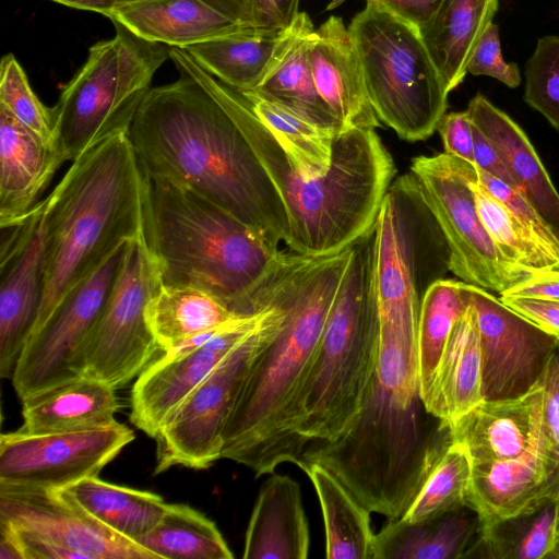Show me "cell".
<instances>
[{
  "mask_svg": "<svg viewBox=\"0 0 559 559\" xmlns=\"http://www.w3.org/2000/svg\"><path fill=\"white\" fill-rule=\"evenodd\" d=\"M179 79L151 87L129 128L150 180L183 187L277 245L289 233L284 203L223 102L182 48L169 47Z\"/></svg>",
  "mask_w": 559,
  "mask_h": 559,
  "instance_id": "6da1fadb",
  "label": "cell"
},
{
  "mask_svg": "<svg viewBox=\"0 0 559 559\" xmlns=\"http://www.w3.org/2000/svg\"><path fill=\"white\" fill-rule=\"evenodd\" d=\"M352 248L329 255L286 252L250 301L251 314L273 304L285 310L282 329L252 364L223 431L222 459L249 467L255 477L284 462L301 465L296 402Z\"/></svg>",
  "mask_w": 559,
  "mask_h": 559,
  "instance_id": "7a4b0ae2",
  "label": "cell"
},
{
  "mask_svg": "<svg viewBox=\"0 0 559 559\" xmlns=\"http://www.w3.org/2000/svg\"><path fill=\"white\" fill-rule=\"evenodd\" d=\"M420 396L417 336L380 324L372 385L354 424L332 441H311L301 465L328 469L370 512L389 520L408 510L442 448L449 428H426Z\"/></svg>",
  "mask_w": 559,
  "mask_h": 559,
  "instance_id": "3957f363",
  "label": "cell"
},
{
  "mask_svg": "<svg viewBox=\"0 0 559 559\" xmlns=\"http://www.w3.org/2000/svg\"><path fill=\"white\" fill-rule=\"evenodd\" d=\"M199 71L235 119L278 192L288 219L285 243L289 251L333 254L374 228L395 175L392 156L374 129L341 132L328 171L305 177L295 169L250 102L202 67Z\"/></svg>",
  "mask_w": 559,
  "mask_h": 559,
  "instance_id": "277c9868",
  "label": "cell"
},
{
  "mask_svg": "<svg viewBox=\"0 0 559 559\" xmlns=\"http://www.w3.org/2000/svg\"><path fill=\"white\" fill-rule=\"evenodd\" d=\"M147 192L128 132L72 162L46 198L44 292L32 335L115 250L145 233Z\"/></svg>",
  "mask_w": 559,
  "mask_h": 559,
  "instance_id": "5b68a950",
  "label": "cell"
},
{
  "mask_svg": "<svg viewBox=\"0 0 559 559\" xmlns=\"http://www.w3.org/2000/svg\"><path fill=\"white\" fill-rule=\"evenodd\" d=\"M145 234L162 285L202 290L241 317L286 255L224 209L165 180L148 179Z\"/></svg>",
  "mask_w": 559,
  "mask_h": 559,
  "instance_id": "8992f818",
  "label": "cell"
},
{
  "mask_svg": "<svg viewBox=\"0 0 559 559\" xmlns=\"http://www.w3.org/2000/svg\"><path fill=\"white\" fill-rule=\"evenodd\" d=\"M373 229L353 245L347 271L297 397L295 432L302 449L311 441H332L349 429L374 379L380 321Z\"/></svg>",
  "mask_w": 559,
  "mask_h": 559,
  "instance_id": "52a82bcc",
  "label": "cell"
},
{
  "mask_svg": "<svg viewBox=\"0 0 559 559\" xmlns=\"http://www.w3.org/2000/svg\"><path fill=\"white\" fill-rule=\"evenodd\" d=\"M112 23L115 37L90 48L86 62L52 108L56 145L66 160L73 162L102 141L129 132L153 75L170 58L166 45Z\"/></svg>",
  "mask_w": 559,
  "mask_h": 559,
  "instance_id": "ba28073f",
  "label": "cell"
},
{
  "mask_svg": "<svg viewBox=\"0 0 559 559\" xmlns=\"http://www.w3.org/2000/svg\"><path fill=\"white\" fill-rule=\"evenodd\" d=\"M348 31L379 120L409 142L431 136L445 115L450 92L417 28L367 1Z\"/></svg>",
  "mask_w": 559,
  "mask_h": 559,
  "instance_id": "9c48e42d",
  "label": "cell"
},
{
  "mask_svg": "<svg viewBox=\"0 0 559 559\" xmlns=\"http://www.w3.org/2000/svg\"><path fill=\"white\" fill-rule=\"evenodd\" d=\"M476 174L473 163L441 153L413 158L407 176L447 242L449 270L501 295L533 272L506 258L484 227L471 186Z\"/></svg>",
  "mask_w": 559,
  "mask_h": 559,
  "instance_id": "30bf717a",
  "label": "cell"
},
{
  "mask_svg": "<svg viewBox=\"0 0 559 559\" xmlns=\"http://www.w3.org/2000/svg\"><path fill=\"white\" fill-rule=\"evenodd\" d=\"M160 285L158 263L144 233L126 246L109 296L81 350L80 377L117 390L163 353L146 319L147 304Z\"/></svg>",
  "mask_w": 559,
  "mask_h": 559,
  "instance_id": "8fae6325",
  "label": "cell"
},
{
  "mask_svg": "<svg viewBox=\"0 0 559 559\" xmlns=\"http://www.w3.org/2000/svg\"><path fill=\"white\" fill-rule=\"evenodd\" d=\"M263 322L238 344L164 421L157 435L155 473L173 466L210 467L222 459L223 431L258 355L282 329L285 310L271 305Z\"/></svg>",
  "mask_w": 559,
  "mask_h": 559,
  "instance_id": "7c38bea8",
  "label": "cell"
},
{
  "mask_svg": "<svg viewBox=\"0 0 559 559\" xmlns=\"http://www.w3.org/2000/svg\"><path fill=\"white\" fill-rule=\"evenodd\" d=\"M439 227L407 175L389 189L373 229V269L380 324L418 334L421 298L438 278L427 265L428 243L444 240L427 238Z\"/></svg>",
  "mask_w": 559,
  "mask_h": 559,
  "instance_id": "4fadbf2b",
  "label": "cell"
},
{
  "mask_svg": "<svg viewBox=\"0 0 559 559\" xmlns=\"http://www.w3.org/2000/svg\"><path fill=\"white\" fill-rule=\"evenodd\" d=\"M127 243L75 286L31 336L11 379L21 401L81 378V350L103 311Z\"/></svg>",
  "mask_w": 559,
  "mask_h": 559,
  "instance_id": "5bb4252c",
  "label": "cell"
},
{
  "mask_svg": "<svg viewBox=\"0 0 559 559\" xmlns=\"http://www.w3.org/2000/svg\"><path fill=\"white\" fill-rule=\"evenodd\" d=\"M134 439L126 425L0 437V486L58 490L98 473Z\"/></svg>",
  "mask_w": 559,
  "mask_h": 559,
  "instance_id": "9a60e30c",
  "label": "cell"
},
{
  "mask_svg": "<svg viewBox=\"0 0 559 559\" xmlns=\"http://www.w3.org/2000/svg\"><path fill=\"white\" fill-rule=\"evenodd\" d=\"M464 287L477 314L485 400L524 394L537 381L558 340L489 290L466 283Z\"/></svg>",
  "mask_w": 559,
  "mask_h": 559,
  "instance_id": "2e32d148",
  "label": "cell"
},
{
  "mask_svg": "<svg viewBox=\"0 0 559 559\" xmlns=\"http://www.w3.org/2000/svg\"><path fill=\"white\" fill-rule=\"evenodd\" d=\"M271 308L234 320L201 345L162 353L136 377L130 421L154 439L169 415L263 322Z\"/></svg>",
  "mask_w": 559,
  "mask_h": 559,
  "instance_id": "e0dca14e",
  "label": "cell"
},
{
  "mask_svg": "<svg viewBox=\"0 0 559 559\" xmlns=\"http://www.w3.org/2000/svg\"><path fill=\"white\" fill-rule=\"evenodd\" d=\"M46 199L11 228L0 253V377L12 379L36 323L45 281Z\"/></svg>",
  "mask_w": 559,
  "mask_h": 559,
  "instance_id": "ac0fdd59",
  "label": "cell"
},
{
  "mask_svg": "<svg viewBox=\"0 0 559 559\" xmlns=\"http://www.w3.org/2000/svg\"><path fill=\"white\" fill-rule=\"evenodd\" d=\"M0 522L85 559H157L136 542L93 519L59 490L0 486Z\"/></svg>",
  "mask_w": 559,
  "mask_h": 559,
  "instance_id": "d6986e66",
  "label": "cell"
},
{
  "mask_svg": "<svg viewBox=\"0 0 559 559\" xmlns=\"http://www.w3.org/2000/svg\"><path fill=\"white\" fill-rule=\"evenodd\" d=\"M558 495L559 473L538 449L512 460L473 463L467 508L484 534L537 512Z\"/></svg>",
  "mask_w": 559,
  "mask_h": 559,
  "instance_id": "ffe728a7",
  "label": "cell"
},
{
  "mask_svg": "<svg viewBox=\"0 0 559 559\" xmlns=\"http://www.w3.org/2000/svg\"><path fill=\"white\" fill-rule=\"evenodd\" d=\"M543 392L537 382L524 394L484 400L449 428L473 463L504 461L540 449Z\"/></svg>",
  "mask_w": 559,
  "mask_h": 559,
  "instance_id": "44dd1931",
  "label": "cell"
},
{
  "mask_svg": "<svg viewBox=\"0 0 559 559\" xmlns=\"http://www.w3.org/2000/svg\"><path fill=\"white\" fill-rule=\"evenodd\" d=\"M66 162L49 144L0 106V227L23 223Z\"/></svg>",
  "mask_w": 559,
  "mask_h": 559,
  "instance_id": "7402d4cb",
  "label": "cell"
},
{
  "mask_svg": "<svg viewBox=\"0 0 559 559\" xmlns=\"http://www.w3.org/2000/svg\"><path fill=\"white\" fill-rule=\"evenodd\" d=\"M309 59L318 93L346 130L380 126L358 51L341 17L330 16L314 31Z\"/></svg>",
  "mask_w": 559,
  "mask_h": 559,
  "instance_id": "603a6c76",
  "label": "cell"
},
{
  "mask_svg": "<svg viewBox=\"0 0 559 559\" xmlns=\"http://www.w3.org/2000/svg\"><path fill=\"white\" fill-rule=\"evenodd\" d=\"M484 400L477 314L468 299L451 332L424 404L442 426L449 427Z\"/></svg>",
  "mask_w": 559,
  "mask_h": 559,
  "instance_id": "cb8c5ba5",
  "label": "cell"
},
{
  "mask_svg": "<svg viewBox=\"0 0 559 559\" xmlns=\"http://www.w3.org/2000/svg\"><path fill=\"white\" fill-rule=\"evenodd\" d=\"M309 526L299 485L273 474L260 488L245 538V559H306Z\"/></svg>",
  "mask_w": 559,
  "mask_h": 559,
  "instance_id": "d4e9b609",
  "label": "cell"
},
{
  "mask_svg": "<svg viewBox=\"0 0 559 559\" xmlns=\"http://www.w3.org/2000/svg\"><path fill=\"white\" fill-rule=\"evenodd\" d=\"M108 19L142 39L182 49L252 27L203 0H144L116 10Z\"/></svg>",
  "mask_w": 559,
  "mask_h": 559,
  "instance_id": "484cf974",
  "label": "cell"
},
{
  "mask_svg": "<svg viewBox=\"0 0 559 559\" xmlns=\"http://www.w3.org/2000/svg\"><path fill=\"white\" fill-rule=\"evenodd\" d=\"M466 110L501 154L519 191L559 238V193L525 132L479 93Z\"/></svg>",
  "mask_w": 559,
  "mask_h": 559,
  "instance_id": "4316f807",
  "label": "cell"
},
{
  "mask_svg": "<svg viewBox=\"0 0 559 559\" xmlns=\"http://www.w3.org/2000/svg\"><path fill=\"white\" fill-rule=\"evenodd\" d=\"M314 31L308 14L299 12L271 68L259 85L247 93L285 106L341 133L346 129L322 99L313 80L309 50Z\"/></svg>",
  "mask_w": 559,
  "mask_h": 559,
  "instance_id": "83f0119b",
  "label": "cell"
},
{
  "mask_svg": "<svg viewBox=\"0 0 559 559\" xmlns=\"http://www.w3.org/2000/svg\"><path fill=\"white\" fill-rule=\"evenodd\" d=\"M499 0H442L417 31L447 90L456 88Z\"/></svg>",
  "mask_w": 559,
  "mask_h": 559,
  "instance_id": "f1b7e54d",
  "label": "cell"
},
{
  "mask_svg": "<svg viewBox=\"0 0 559 559\" xmlns=\"http://www.w3.org/2000/svg\"><path fill=\"white\" fill-rule=\"evenodd\" d=\"M465 509L420 522L389 520L374 535L373 559L467 558L479 524Z\"/></svg>",
  "mask_w": 559,
  "mask_h": 559,
  "instance_id": "f546056e",
  "label": "cell"
},
{
  "mask_svg": "<svg viewBox=\"0 0 559 559\" xmlns=\"http://www.w3.org/2000/svg\"><path fill=\"white\" fill-rule=\"evenodd\" d=\"M115 389L81 377L22 401L25 432H52L115 421L120 403Z\"/></svg>",
  "mask_w": 559,
  "mask_h": 559,
  "instance_id": "4dcf8cb0",
  "label": "cell"
},
{
  "mask_svg": "<svg viewBox=\"0 0 559 559\" xmlns=\"http://www.w3.org/2000/svg\"><path fill=\"white\" fill-rule=\"evenodd\" d=\"M289 27L252 26L234 35L190 45L185 50L214 78L239 93H247L259 85L271 68Z\"/></svg>",
  "mask_w": 559,
  "mask_h": 559,
  "instance_id": "1f68e13d",
  "label": "cell"
},
{
  "mask_svg": "<svg viewBox=\"0 0 559 559\" xmlns=\"http://www.w3.org/2000/svg\"><path fill=\"white\" fill-rule=\"evenodd\" d=\"M58 490L93 519L134 542L158 524L168 504L159 495L110 484L98 476Z\"/></svg>",
  "mask_w": 559,
  "mask_h": 559,
  "instance_id": "d6a6232c",
  "label": "cell"
},
{
  "mask_svg": "<svg viewBox=\"0 0 559 559\" xmlns=\"http://www.w3.org/2000/svg\"><path fill=\"white\" fill-rule=\"evenodd\" d=\"M310 478L320 501L325 557L329 559H373L374 535L370 511L328 469L309 463L302 469Z\"/></svg>",
  "mask_w": 559,
  "mask_h": 559,
  "instance_id": "836d02e7",
  "label": "cell"
},
{
  "mask_svg": "<svg viewBox=\"0 0 559 559\" xmlns=\"http://www.w3.org/2000/svg\"><path fill=\"white\" fill-rule=\"evenodd\" d=\"M240 317L215 297L188 287L160 285L146 307L150 329L163 353Z\"/></svg>",
  "mask_w": 559,
  "mask_h": 559,
  "instance_id": "e575fe53",
  "label": "cell"
},
{
  "mask_svg": "<svg viewBox=\"0 0 559 559\" xmlns=\"http://www.w3.org/2000/svg\"><path fill=\"white\" fill-rule=\"evenodd\" d=\"M253 111L271 131L289 157L295 169L305 177L328 171L336 133L325 129L277 103L241 93Z\"/></svg>",
  "mask_w": 559,
  "mask_h": 559,
  "instance_id": "d590c367",
  "label": "cell"
},
{
  "mask_svg": "<svg viewBox=\"0 0 559 559\" xmlns=\"http://www.w3.org/2000/svg\"><path fill=\"white\" fill-rule=\"evenodd\" d=\"M166 559H233L216 524L188 504H167L158 524L136 540Z\"/></svg>",
  "mask_w": 559,
  "mask_h": 559,
  "instance_id": "8d00e7d4",
  "label": "cell"
},
{
  "mask_svg": "<svg viewBox=\"0 0 559 559\" xmlns=\"http://www.w3.org/2000/svg\"><path fill=\"white\" fill-rule=\"evenodd\" d=\"M468 305L464 282L439 278L426 289L420 304L417 356L419 389L426 400L454 324Z\"/></svg>",
  "mask_w": 559,
  "mask_h": 559,
  "instance_id": "74e56055",
  "label": "cell"
},
{
  "mask_svg": "<svg viewBox=\"0 0 559 559\" xmlns=\"http://www.w3.org/2000/svg\"><path fill=\"white\" fill-rule=\"evenodd\" d=\"M472 471L473 462L467 450L450 437L401 519L411 523L420 522L467 508Z\"/></svg>",
  "mask_w": 559,
  "mask_h": 559,
  "instance_id": "f35d334b",
  "label": "cell"
},
{
  "mask_svg": "<svg viewBox=\"0 0 559 559\" xmlns=\"http://www.w3.org/2000/svg\"><path fill=\"white\" fill-rule=\"evenodd\" d=\"M555 501L537 512L503 522L487 533L478 534L467 558L498 559L550 558L558 545Z\"/></svg>",
  "mask_w": 559,
  "mask_h": 559,
  "instance_id": "ab89813d",
  "label": "cell"
},
{
  "mask_svg": "<svg viewBox=\"0 0 559 559\" xmlns=\"http://www.w3.org/2000/svg\"><path fill=\"white\" fill-rule=\"evenodd\" d=\"M471 186L479 218L506 258L530 272L559 269V262L484 187L477 174L471 180Z\"/></svg>",
  "mask_w": 559,
  "mask_h": 559,
  "instance_id": "60d3db41",
  "label": "cell"
},
{
  "mask_svg": "<svg viewBox=\"0 0 559 559\" xmlns=\"http://www.w3.org/2000/svg\"><path fill=\"white\" fill-rule=\"evenodd\" d=\"M0 106L51 145H56L52 108L46 107L32 90L27 76L12 53L1 59Z\"/></svg>",
  "mask_w": 559,
  "mask_h": 559,
  "instance_id": "b9f144b4",
  "label": "cell"
},
{
  "mask_svg": "<svg viewBox=\"0 0 559 559\" xmlns=\"http://www.w3.org/2000/svg\"><path fill=\"white\" fill-rule=\"evenodd\" d=\"M524 100L559 130V36L538 39L525 66Z\"/></svg>",
  "mask_w": 559,
  "mask_h": 559,
  "instance_id": "7bdbcfd3",
  "label": "cell"
},
{
  "mask_svg": "<svg viewBox=\"0 0 559 559\" xmlns=\"http://www.w3.org/2000/svg\"><path fill=\"white\" fill-rule=\"evenodd\" d=\"M479 181L499 200L506 209L522 223L540 246L559 262V238L534 209L530 201L518 190L502 180L477 169Z\"/></svg>",
  "mask_w": 559,
  "mask_h": 559,
  "instance_id": "ee69618b",
  "label": "cell"
},
{
  "mask_svg": "<svg viewBox=\"0 0 559 559\" xmlns=\"http://www.w3.org/2000/svg\"><path fill=\"white\" fill-rule=\"evenodd\" d=\"M536 382L543 392L540 450L559 473V341Z\"/></svg>",
  "mask_w": 559,
  "mask_h": 559,
  "instance_id": "f6af8a7d",
  "label": "cell"
},
{
  "mask_svg": "<svg viewBox=\"0 0 559 559\" xmlns=\"http://www.w3.org/2000/svg\"><path fill=\"white\" fill-rule=\"evenodd\" d=\"M467 72L493 78L510 88L521 84L519 66L507 63L502 58L498 25L491 23L483 34L468 62Z\"/></svg>",
  "mask_w": 559,
  "mask_h": 559,
  "instance_id": "bcb514c9",
  "label": "cell"
},
{
  "mask_svg": "<svg viewBox=\"0 0 559 559\" xmlns=\"http://www.w3.org/2000/svg\"><path fill=\"white\" fill-rule=\"evenodd\" d=\"M468 111L445 114L438 131L441 135L444 153L453 157L473 163L474 136Z\"/></svg>",
  "mask_w": 559,
  "mask_h": 559,
  "instance_id": "7dc6e473",
  "label": "cell"
},
{
  "mask_svg": "<svg viewBox=\"0 0 559 559\" xmlns=\"http://www.w3.org/2000/svg\"><path fill=\"white\" fill-rule=\"evenodd\" d=\"M501 301L559 341V301L501 296Z\"/></svg>",
  "mask_w": 559,
  "mask_h": 559,
  "instance_id": "c3c4849f",
  "label": "cell"
},
{
  "mask_svg": "<svg viewBox=\"0 0 559 559\" xmlns=\"http://www.w3.org/2000/svg\"><path fill=\"white\" fill-rule=\"evenodd\" d=\"M472 129L474 136L473 164L475 167L518 189L516 182L495 144L474 123Z\"/></svg>",
  "mask_w": 559,
  "mask_h": 559,
  "instance_id": "681fc988",
  "label": "cell"
},
{
  "mask_svg": "<svg viewBox=\"0 0 559 559\" xmlns=\"http://www.w3.org/2000/svg\"><path fill=\"white\" fill-rule=\"evenodd\" d=\"M19 544L24 559H85L82 555L50 543L23 530L0 522Z\"/></svg>",
  "mask_w": 559,
  "mask_h": 559,
  "instance_id": "f907efd6",
  "label": "cell"
},
{
  "mask_svg": "<svg viewBox=\"0 0 559 559\" xmlns=\"http://www.w3.org/2000/svg\"><path fill=\"white\" fill-rule=\"evenodd\" d=\"M299 0H254V26L260 28H288L299 14Z\"/></svg>",
  "mask_w": 559,
  "mask_h": 559,
  "instance_id": "816d5d0a",
  "label": "cell"
},
{
  "mask_svg": "<svg viewBox=\"0 0 559 559\" xmlns=\"http://www.w3.org/2000/svg\"><path fill=\"white\" fill-rule=\"evenodd\" d=\"M501 296H516L559 301V269L533 272Z\"/></svg>",
  "mask_w": 559,
  "mask_h": 559,
  "instance_id": "f5cc1de1",
  "label": "cell"
},
{
  "mask_svg": "<svg viewBox=\"0 0 559 559\" xmlns=\"http://www.w3.org/2000/svg\"><path fill=\"white\" fill-rule=\"evenodd\" d=\"M373 2L415 28L424 25L442 0H367Z\"/></svg>",
  "mask_w": 559,
  "mask_h": 559,
  "instance_id": "db71d44e",
  "label": "cell"
},
{
  "mask_svg": "<svg viewBox=\"0 0 559 559\" xmlns=\"http://www.w3.org/2000/svg\"><path fill=\"white\" fill-rule=\"evenodd\" d=\"M215 10L226 16L246 24L254 26L253 3L254 0H203Z\"/></svg>",
  "mask_w": 559,
  "mask_h": 559,
  "instance_id": "11a10c76",
  "label": "cell"
},
{
  "mask_svg": "<svg viewBox=\"0 0 559 559\" xmlns=\"http://www.w3.org/2000/svg\"><path fill=\"white\" fill-rule=\"evenodd\" d=\"M57 3L85 11H93L109 16L118 9L144 0H52Z\"/></svg>",
  "mask_w": 559,
  "mask_h": 559,
  "instance_id": "9f6ffc18",
  "label": "cell"
},
{
  "mask_svg": "<svg viewBox=\"0 0 559 559\" xmlns=\"http://www.w3.org/2000/svg\"><path fill=\"white\" fill-rule=\"evenodd\" d=\"M0 559H24L22 550L9 531L0 526Z\"/></svg>",
  "mask_w": 559,
  "mask_h": 559,
  "instance_id": "6f0895ef",
  "label": "cell"
},
{
  "mask_svg": "<svg viewBox=\"0 0 559 559\" xmlns=\"http://www.w3.org/2000/svg\"><path fill=\"white\" fill-rule=\"evenodd\" d=\"M555 510H556V531H557V536H558V540H559V495L555 500Z\"/></svg>",
  "mask_w": 559,
  "mask_h": 559,
  "instance_id": "680465c9",
  "label": "cell"
}]
</instances>
